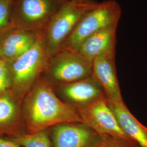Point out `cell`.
Instances as JSON below:
<instances>
[{
    "label": "cell",
    "mask_w": 147,
    "mask_h": 147,
    "mask_svg": "<svg viewBox=\"0 0 147 147\" xmlns=\"http://www.w3.org/2000/svg\"><path fill=\"white\" fill-rule=\"evenodd\" d=\"M21 121L24 131L28 134L62 123H82L78 111L59 98L53 84L44 75L22 101Z\"/></svg>",
    "instance_id": "1"
},
{
    "label": "cell",
    "mask_w": 147,
    "mask_h": 147,
    "mask_svg": "<svg viewBox=\"0 0 147 147\" xmlns=\"http://www.w3.org/2000/svg\"><path fill=\"white\" fill-rule=\"evenodd\" d=\"M97 3L95 0H66L58 8L43 31L49 57L61 49L82 16Z\"/></svg>",
    "instance_id": "2"
},
{
    "label": "cell",
    "mask_w": 147,
    "mask_h": 147,
    "mask_svg": "<svg viewBox=\"0 0 147 147\" xmlns=\"http://www.w3.org/2000/svg\"><path fill=\"white\" fill-rule=\"evenodd\" d=\"M43 31L31 47L9 63L11 92L21 101L44 74L47 65L49 56L44 44Z\"/></svg>",
    "instance_id": "3"
},
{
    "label": "cell",
    "mask_w": 147,
    "mask_h": 147,
    "mask_svg": "<svg viewBox=\"0 0 147 147\" xmlns=\"http://www.w3.org/2000/svg\"><path fill=\"white\" fill-rule=\"evenodd\" d=\"M121 14V6L115 0L98 3L82 16L61 49L78 51L82 43L96 32L118 25Z\"/></svg>",
    "instance_id": "4"
},
{
    "label": "cell",
    "mask_w": 147,
    "mask_h": 147,
    "mask_svg": "<svg viewBox=\"0 0 147 147\" xmlns=\"http://www.w3.org/2000/svg\"><path fill=\"white\" fill-rule=\"evenodd\" d=\"M92 61L78 51L61 49L50 56L44 75L53 84L73 82L92 76Z\"/></svg>",
    "instance_id": "5"
},
{
    "label": "cell",
    "mask_w": 147,
    "mask_h": 147,
    "mask_svg": "<svg viewBox=\"0 0 147 147\" xmlns=\"http://www.w3.org/2000/svg\"><path fill=\"white\" fill-rule=\"evenodd\" d=\"M66 0H16L9 31L45 28L52 16Z\"/></svg>",
    "instance_id": "6"
},
{
    "label": "cell",
    "mask_w": 147,
    "mask_h": 147,
    "mask_svg": "<svg viewBox=\"0 0 147 147\" xmlns=\"http://www.w3.org/2000/svg\"><path fill=\"white\" fill-rule=\"evenodd\" d=\"M77 111L82 123L102 137H113L132 141L121 129L105 96Z\"/></svg>",
    "instance_id": "7"
},
{
    "label": "cell",
    "mask_w": 147,
    "mask_h": 147,
    "mask_svg": "<svg viewBox=\"0 0 147 147\" xmlns=\"http://www.w3.org/2000/svg\"><path fill=\"white\" fill-rule=\"evenodd\" d=\"M51 129L52 147H96L103 137L81 123H67Z\"/></svg>",
    "instance_id": "8"
},
{
    "label": "cell",
    "mask_w": 147,
    "mask_h": 147,
    "mask_svg": "<svg viewBox=\"0 0 147 147\" xmlns=\"http://www.w3.org/2000/svg\"><path fill=\"white\" fill-rule=\"evenodd\" d=\"M53 85L59 98L76 110L105 96L102 87L92 76L73 82Z\"/></svg>",
    "instance_id": "9"
},
{
    "label": "cell",
    "mask_w": 147,
    "mask_h": 147,
    "mask_svg": "<svg viewBox=\"0 0 147 147\" xmlns=\"http://www.w3.org/2000/svg\"><path fill=\"white\" fill-rule=\"evenodd\" d=\"M116 53L100 55L92 61V76L99 84L109 101H121L123 98L118 80Z\"/></svg>",
    "instance_id": "10"
},
{
    "label": "cell",
    "mask_w": 147,
    "mask_h": 147,
    "mask_svg": "<svg viewBox=\"0 0 147 147\" xmlns=\"http://www.w3.org/2000/svg\"><path fill=\"white\" fill-rule=\"evenodd\" d=\"M43 30L13 29L7 32L0 41V59L11 63L31 47Z\"/></svg>",
    "instance_id": "11"
},
{
    "label": "cell",
    "mask_w": 147,
    "mask_h": 147,
    "mask_svg": "<svg viewBox=\"0 0 147 147\" xmlns=\"http://www.w3.org/2000/svg\"><path fill=\"white\" fill-rule=\"evenodd\" d=\"M22 101L11 90L0 95V136H15L24 131L21 121Z\"/></svg>",
    "instance_id": "12"
},
{
    "label": "cell",
    "mask_w": 147,
    "mask_h": 147,
    "mask_svg": "<svg viewBox=\"0 0 147 147\" xmlns=\"http://www.w3.org/2000/svg\"><path fill=\"white\" fill-rule=\"evenodd\" d=\"M117 26L111 25L96 32L82 43L78 51L92 61L100 55L116 53Z\"/></svg>",
    "instance_id": "13"
},
{
    "label": "cell",
    "mask_w": 147,
    "mask_h": 147,
    "mask_svg": "<svg viewBox=\"0 0 147 147\" xmlns=\"http://www.w3.org/2000/svg\"><path fill=\"white\" fill-rule=\"evenodd\" d=\"M108 101L123 131L140 147H147V127L140 122L127 109L124 100Z\"/></svg>",
    "instance_id": "14"
},
{
    "label": "cell",
    "mask_w": 147,
    "mask_h": 147,
    "mask_svg": "<svg viewBox=\"0 0 147 147\" xmlns=\"http://www.w3.org/2000/svg\"><path fill=\"white\" fill-rule=\"evenodd\" d=\"M9 138L24 147H52L47 130L32 134L23 132Z\"/></svg>",
    "instance_id": "15"
},
{
    "label": "cell",
    "mask_w": 147,
    "mask_h": 147,
    "mask_svg": "<svg viewBox=\"0 0 147 147\" xmlns=\"http://www.w3.org/2000/svg\"><path fill=\"white\" fill-rule=\"evenodd\" d=\"M16 0H0V37L9 31L11 16Z\"/></svg>",
    "instance_id": "16"
},
{
    "label": "cell",
    "mask_w": 147,
    "mask_h": 147,
    "mask_svg": "<svg viewBox=\"0 0 147 147\" xmlns=\"http://www.w3.org/2000/svg\"><path fill=\"white\" fill-rule=\"evenodd\" d=\"M11 84L9 63L0 59V95L11 90Z\"/></svg>",
    "instance_id": "17"
},
{
    "label": "cell",
    "mask_w": 147,
    "mask_h": 147,
    "mask_svg": "<svg viewBox=\"0 0 147 147\" xmlns=\"http://www.w3.org/2000/svg\"><path fill=\"white\" fill-rule=\"evenodd\" d=\"M96 147H140L136 143L113 137L105 136Z\"/></svg>",
    "instance_id": "18"
},
{
    "label": "cell",
    "mask_w": 147,
    "mask_h": 147,
    "mask_svg": "<svg viewBox=\"0 0 147 147\" xmlns=\"http://www.w3.org/2000/svg\"><path fill=\"white\" fill-rule=\"evenodd\" d=\"M0 147H20V146L9 137L0 136Z\"/></svg>",
    "instance_id": "19"
}]
</instances>
